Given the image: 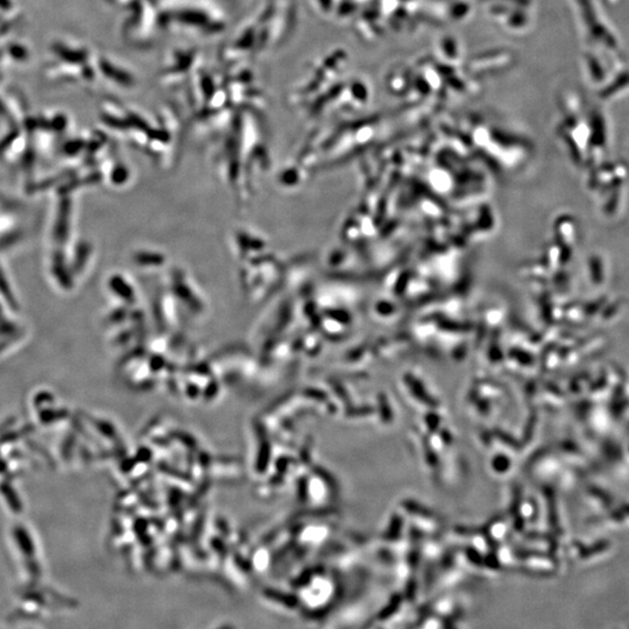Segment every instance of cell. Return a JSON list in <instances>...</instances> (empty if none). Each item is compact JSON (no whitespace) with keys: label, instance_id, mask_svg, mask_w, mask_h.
I'll return each mask as SVG.
<instances>
[{"label":"cell","instance_id":"cell-2","mask_svg":"<svg viewBox=\"0 0 629 629\" xmlns=\"http://www.w3.org/2000/svg\"><path fill=\"white\" fill-rule=\"evenodd\" d=\"M196 54L191 52H179L174 55L175 60H170L169 67L163 71V74L169 75V76H179L183 73H186L190 69V66L193 67L196 61Z\"/></svg>","mask_w":629,"mask_h":629},{"label":"cell","instance_id":"cell-1","mask_svg":"<svg viewBox=\"0 0 629 629\" xmlns=\"http://www.w3.org/2000/svg\"><path fill=\"white\" fill-rule=\"evenodd\" d=\"M219 4L209 0H193L182 4L177 0H165L160 6L162 25L179 27V31L193 34L212 36L222 32L225 27V15Z\"/></svg>","mask_w":629,"mask_h":629}]
</instances>
